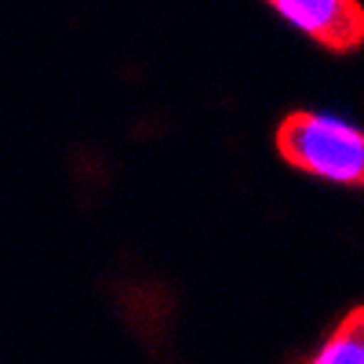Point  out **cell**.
I'll list each match as a JSON object with an SVG mask.
<instances>
[{"label": "cell", "mask_w": 364, "mask_h": 364, "mask_svg": "<svg viewBox=\"0 0 364 364\" xmlns=\"http://www.w3.org/2000/svg\"><path fill=\"white\" fill-rule=\"evenodd\" d=\"M310 364H364V310L353 306L324 339Z\"/></svg>", "instance_id": "3"}, {"label": "cell", "mask_w": 364, "mask_h": 364, "mask_svg": "<svg viewBox=\"0 0 364 364\" xmlns=\"http://www.w3.org/2000/svg\"><path fill=\"white\" fill-rule=\"evenodd\" d=\"M269 11L336 55H350L364 41V11L357 0H273Z\"/></svg>", "instance_id": "2"}, {"label": "cell", "mask_w": 364, "mask_h": 364, "mask_svg": "<svg viewBox=\"0 0 364 364\" xmlns=\"http://www.w3.org/2000/svg\"><path fill=\"white\" fill-rule=\"evenodd\" d=\"M277 154L306 175H317L336 186L364 182V135L331 113L295 109L277 128Z\"/></svg>", "instance_id": "1"}]
</instances>
